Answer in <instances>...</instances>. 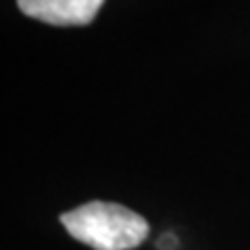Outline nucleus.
<instances>
[{"mask_svg":"<svg viewBox=\"0 0 250 250\" xmlns=\"http://www.w3.org/2000/svg\"><path fill=\"white\" fill-rule=\"evenodd\" d=\"M61 223L94 250H131L148 238V223L127 207L94 200L61 215Z\"/></svg>","mask_w":250,"mask_h":250,"instance_id":"obj_1","label":"nucleus"},{"mask_svg":"<svg viewBox=\"0 0 250 250\" xmlns=\"http://www.w3.org/2000/svg\"><path fill=\"white\" fill-rule=\"evenodd\" d=\"M104 0H17L23 15L50 25H85Z\"/></svg>","mask_w":250,"mask_h":250,"instance_id":"obj_2","label":"nucleus"}]
</instances>
